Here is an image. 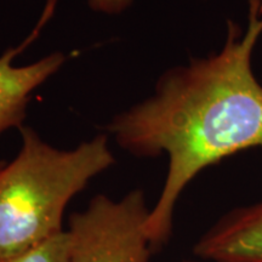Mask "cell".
<instances>
[{
	"label": "cell",
	"mask_w": 262,
	"mask_h": 262,
	"mask_svg": "<svg viewBox=\"0 0 262 262\" xmlns=\"http://www.w3.org/2000/svg\"><path fill=\"white\" fill-rule=\"evenodd\" d=\"M261 35L262 0H250L244 32L231 22L220 50L166 71L148 98L107 124L106 134L131 155L168 156L146 225L152 248L169 241L180 196L203 170L262 148V85L253 71Z\"/></svg>",
	"instance_id": "6da1fadb"
},
{
	"label": "cell",
	"mask_w": 262,
	"mask_h": 262,
	"mask_svg": "<svg viewBox=\"0 0 262 262\" xmlns=\"http://www.w3.org/2000/svg\"><path fill=\"white\" fill-rule=\"evenodd\" d=\"M19 131V152L0 171V260L64 231L68 203L116 163L106 133L58 149L31 127Z\"/></svg>",
	"instance_id": "7a4b0ae2"
},
{
	"label": "cell",
	"mask_w": 262,
	"mask_h": 262,
	"mask_svg": "<svg viewBox=\"0 0 262 262\" xmlns=\"http://www.w3.org/2000/svg\"><path fill=\"white\" fill-rule=\"evenodd\" d=\"M149 211L142 189L120 199L96 195L85 210L71 216L70 262H149Z\"/></svg>",
	"instance_id": "3957f363"
},
{
	"label": "cell",
	"mask_w": 262,
	"mask_h": 262,
	"mask_svg": "<svg viewBox=\"0 0 262 262\" xmlns=\"http://www.w3.org/2000/svg\"><path fill=\"white\" fill-rule=\"evenodd\" d=\"M55 3H49L44 15L29 37L17 47L9 48L0 56V134L24 126L32 95L49 78L56 74L67 61L63 52H52L26 66H15V58L38 37L42 26L52 15Z\"/></svg>",
	"instance_id": "277c9868"
},
{
	"label": "cell",
	"mask_w": 262,
	"mask_h": 262,
	"mask_svg": "<svg viewBox=\"0 0 262 262\" xmlns=\"http://www.w3.org/2000/svg\"><path fill=\"white\" fill-rule=\"evenodd\" d=\"M193 254L205 262H262V199L225 214L196 241Z\"/></svg>",
	"instance_id": "5b68a950"
},
{
	"label": "cell",
	"mask_w": 262,
	"mask_h": 262,
	"mask_svg": "<svg viewBox=\"0 0 262 262\" xmlns=\"http://www.w3.org/2000/svg\"><path fill=\"white\" fill-rule=\"evenodd\" d=\"M0 262H70V237L67 229Z\"/></svg>",
	"instance_id": "8992f818"
},
{
	"label": "cell",
	"mask_w": 262,
	"mask_h": 262,
	"mask_svg": "<svg viewBox=\"0 0 262 262\" xmlns=\"http://www.w3.org/2000/svg\"><path fill=\"white\" fill-rule=\"evenodd\" d=\"M133 0H89V6L94 11L107 15H118L129 8Z\"/></svg>",
	"instance_id": "52a82bcc"
},
{
	"label": "cell",
	"mask_w": 262,
	"mask_h": 262,
	"mask_svg": "<svg viewBox=\"0 0 262 262\" xmlns=\"http://www.w3.org/2000/svg\"><path fill=\"white\" fill-rule=\"evenodd\" d=\"M5 162H4V160H0V171H2V169L3 168H4V166H5Z\"/></svg>",
	"instance_id": "ba28073f"
},
{
	"label": "cell",
	"mask_w": 262,
	"mask_h": 262,
	"mask_svg": "<svg viewBox=\"0 0 262 262\" xmlns=\"http://www.w3.org/2000/svg\"><path fill=\"white\" fill-rule=\"evenodd\" d=\"M182 262H205V261H191V260H186V261H182Z\"/></svg>",
	"instance_id": "9c48e42d"
}]
</instances>
